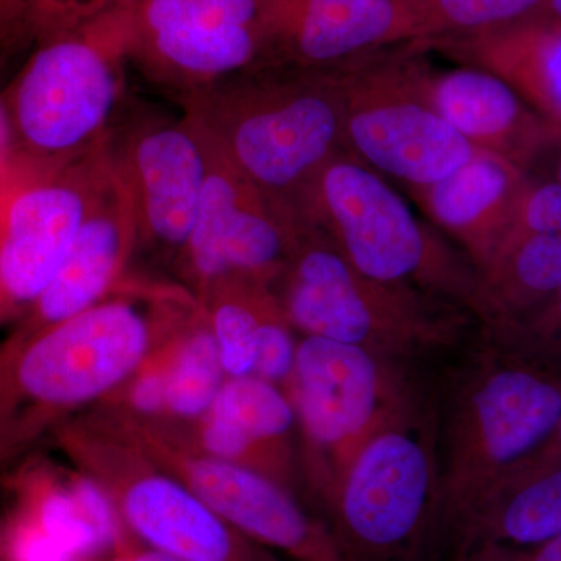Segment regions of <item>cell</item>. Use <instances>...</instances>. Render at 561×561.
Returning a JSON list of instances; mask_svg holds the SVG:
<instances>
[{"label": "cell", "instance_id": "cell-30", "mask_svg": "<svg viewBox=\"0 0 561 561\" xmlns=\"http://www.w3.org/2000/svg\"><path fill=\"white\" fill-rule=\"evenodd\" d=\"M451 561H561V535L530 546H472L454 552Z\"/></svg>", "mask_w": 561, "mask_h": 561}, {"label": "cell", "instance_id": "cell-36", "mask_svg": "<svg viewBox=\"0 0 561 561\" xmlns=\"http://www.w3.org/2000/svg\"><path fill=\"white\" fill-rule=\"evenodd\" d=\"M549 5H551V10L553 14H556V21L561 24V0H548Z\"/></svg>", "mask_w": 561, "mask_h": 561}, {"label": "cell", "instance_id": "cell-24", "mask_svg": "<svg viewBox=\"0 0 561 561\" xmlns=\"http://www.w3.org/2000/svg\"><path fill=\"white\" fill-rule=\"evenodd\" d=\"M168 359V412L183 420L208 415L227 373L205 309L175 343Z\"/></svg>", "mask_w": 561, "mask_h": 561}, {"label": "cell", "instance_id": "cell-7", "mask_svg": "<svg viewBox=\"0 0 561 561\" xmlns=\"http://www.w3.org/2000/svg\"><path fill=\"white\" fill-rule=\"evenodd\" d=\"M391 360L348 343L306 335L289 379L320 504L330 500L360 449L412 397Z\"/></svg>", "mask_w": 561, "mask_h": 561}, {"label": "cell", "instance_id": "cell-3", "mask_svg": "<svg viewBox=\"0 0 561 561\" xmlns=\"http://www.w3.org/2000/svg\"><path fill=\"white\" fill-rule=\"evenodd\" d=\"M202 309L190 290L124 278L87 311L36 331L18 364V382L47 408L87 404L133 378Z\"/></svg>", "mask_w": 561, "mask_h": 561}, {"label": "cell", "instance_id": "cell-4", "mask_svg": "<svg viewBox=\"0 0 561 561\" xmlns=\"http://www.w3.org/2000/svg\"><path fill=\"white\" fill-rule=\"evenodd\" d=\"M561 420V370L526 357L490 356L463 382L448 426L438 529L448 531L511 479Z\"/></svg>", "mask_w": 561, "mask_h": 561}, {"label": "cell", "instance_id": "cell-21", "mask_svg": "<svg viewBox=\"0 0 561 561\" xmlns=\"http://www.w3.org/2000/svg\"><path fill=\"white\" fill-rule=\"evenodd\" d=\"M206 416L220 421L241 442L243 467L289 489V435L297 413L275 383L253 375L228 378Z\"/></svg>", "mask_w": 561, "mask_h": 561}, {"label": "cell", "instance_id": "cell-2", "mask_svg": "<svg viewBox=\"0 0 561 561\" xmlns=\"http://www.w3.org/2000/svg\"><path fill=\"white\" fill-rule=\"evenodd\" d=\"M256 186L287 203L337 153V77L287 65L254 66L180 103Z\"/></svg>", "mask_w": 561, "mask_h": 561}, {"label": "cell", "instance_id": "cell-19", "mask_svg": "<svg viewBox=\"0 0 561 561\" xmlns=\"http://www.w3.org/2000/svg\"><path fill=\"white\" fill-rule=\"evenodd\" d=\"M416 81L432 108L476 149L515 162L516 147L535 122L507 81L474 69Z\"/></svg>", "mask_w": 561, "mask_h": 561}, {"label": "cell", "instance_id": "cell-6", "mask_svg": "<svg viewBox=\"0 0 561 561\" xmlns=\"http://www.w3.org/2000/svg\"><path fill=\"white\" fill-rule=\"evenodd\" d=\"M280 276L284 311L306 335L360 346L389 360L451 339V328L434 319L411 287L362 275L308 221Z\"/></svg>", "mask_w": 561, "mask_h": 561}, {"label": "cell", "instance_id": "cell-14", "mask_svg": "<svg viewBox=\"0 0 561 561\" xmlns=\"http://www.w3.org/2000/svg\"><path fill=\"white\" fill-rule=\"evenodd\" d=\"M142 448L181 479L225 523L247 540L276 549L295 561H350L327 524L298 504L289 489L232 461L139 431Z\"/></svg>", "mask_w": 561, "mask_h": 561}, {"label": "cell", "instance_id": "cell-38", "mask_svg": "<svg viewBox=\"0 0 561 561\" xmlns=\"http://www.w3.org/2000/svg\"><path fill=\"white\" fill-rule=\"evenodd\" d=\"M560 236H561V232H560Z\"/></svg>", "mask_w": 561, "mask_h": 561}, {"label": "cell", "instance_id": "cell-35", "mask_svg": "<svg viewBox=\"0 0 561 561\" xmlns=\"http://www.w3.org/2000/svg\"><path fill=\"white\" fill-rule=\"evenodd\" d=\"M10 147L9 122H7L5 111H3L2 102H0V162L9 157Z\"/></svg>", "mask_w": 561, "mask_h": 561}, {"label": "cell", "instance_id": "cell-31", "mask_svg": "<svg viewBox=\"0 0 561 561\" xmlns=\"http://www.w3.org/2000/svg\"><path fill=\"white\" fill-rule=\"evenodd\" d=\"M130 404L140 415L168 412V360L146 364L133 376Z\"/></svg>", "mask_w": 561, "mask_h": 561}, {"label": "cell", "instance_id": "cell-13", "mask_svg": "<svg viewBox=\"0 0 561 561\" xmlns=\"http://www.w3.org/2000/svg\"><path fill=\"white\" fill-rule=\"evenodd\" d=\"M113 171L130 201L138 245L179 257L201 206L206 161L190 117H135L106 138Z\"/></svg>", "mask_w": 561, "mask_h": 561}, {"label": "cell", "instance_id": "cell-28", "mask_svg": "<svg viewBox=\"0 0 561 561\" xmlns=\"http://www.w3.org/2000/svg\"><path fill=\"white\" fill-rule=\"evenodd\" d=\"M561 232V184L559 181L522 191L511 224L501 242L530 234ZM500 242V243H501Z\"/></svg>", "mask_w": 561, "mask_h": 561}, {"label": "cell", "instance_id": "cell-16", "mask_svg": "<svg viewBox=\"0 0 561 561\" xmlns=\"http://www.w3.org/2000/svg\"><path fill=\"white\" fill-rule=\"evenodd\" d=\"M102 485L121 526L144 548L180 561H262L250 540L172 472L138 470Z\"/></svg>", "mask_w": 561, "mask_h": 561}, {"label": "cell", "instance_id": "cell-1", "mask_svg": "<svg viewBox=\"0 0 561 561\" xmlns=\"http://www.w3.org/2000/svg\"><path fill=\"white\" fill-rule=\"evenodd\" d=\"M130 60V0H60L16 76L0 91L10 153L60 164L101 146Z\"/></svg>", "mask_w": 561, "mask_h": 561}, {"label": "cell", "instance_id": "cell-10", "mask_svg": "<svg viewBox=\"0 0 561 561\" xmlns=\"http://www.w3.org/2000/svg\"><path fill=\"white\" fill-rule=\"evenodd\" d=\"M130 61L179 103L265 62L260 0H130Z\"/></svg>", "mask_w": 561, "mask_h": 561}, {"label": "cell", "instance_id": "cell-15", "mask_svg": "<svg viewBox=\"0 0 561 561\" xmlns=\"http://www.w3.org/2000/svg\"><path fill=\"white\" fill-rule=\"evenodd\" d=\"M264 65L324 70L351 55L420 35L412 0H260Z\"/></svg>", "mask_w": 561, "mask_h": 561}, {"label": "cell", "instance_id": "cell-11", "mask_svg": "<svg viewBox=\"0 0 561 561\" xmlns=\"http://www.w3.org/2000/svg\"><path fill=\"white\" fill-rule=\"evenodd\" d=\"M197 130L206 173L197 220L179 256L184 276L197 297L228 275L272 284L297 249L300 217L287 203L265 194L202 128Z\"/></svg>", "mask_w": 561, "mask_h": 561}, {"label": "cell", "instance_id": "cell-8", "mask_svg": "<svg viewBox=\"0 0 561 561\" xmlns=\"http://www.w3.org/2000/svg\"><path fill=\"white\" fill-rule=\"evenodd\" d=\"M290 206L367 278L404 287L421 280L470 298L408 203L370 169L335 153Z\"/></svg>", "mask_w": 561, "mask_h": 561}, {"label": "cell", "instance_id": "cell-39", "mask_svg": "<svg viewBox=\"0 0 561 561\" xmlns=\"http://www.w3.org/2000/svg\"><path fill=\"white\" fill-rule=\"evenodd\" d=\"M117 561H119V560H117Z\"/></svg>", "mask_w": 561, "mask_h": 561}, {"label": "cell", "instance_id": "cell-9", "mask_svg": "<svg viewBox=\"0 0 561 561\" xmlns=\"http://www.w3.org/2000/svg\"><path fill=\"white\" fill-rule=\"evenodd\" d=\"M106 138L60 164L0 162V319L31 309L60 271L110 171Z\"/></svg>", "mask_w": 561, "mask_h": 561}, {"label": "cell", "instance_id": "cell-34", "mask_svg": "<svg viewBox=\"0 0 561 561\" xmlns=\"http://www.w3.org/2000/svg\"><path fill=\"white\" fill-rule=\"evenodd\" d=\"M116 551L119 552V561H180L164 553L151 551V549H136L127 538L122 535V540L117 545Z\"/></svg>", "mask_w": 561, "mask_h": 561}, {"label": "cell", "instance_id": "cell-23", "mask_svg": "<svg viewBox=\"0 0 561 561\" xmlns=\"http://www.w3.org/2000/svg\"><path fill=\"white\" fill-rule=\"evenodd\" d=\"M197 298L228 378L253 375L262 324L283 305L271 283L250 275H228L214 280Z\"/></svg>", "mask_w": 561, "mask_h": 561}, {"label": "cell", "instance_id": "cell-33", "mask_svg": "<svg viewBox=\"0 0 561 561\" xmlns=\"http://www.w3.org/2000/svg\"><path fill=\"white\" fill-rule=\"evenodd\" d=\"M561 465V420L559 427H557L556 432L546 445L542 446L540 451L535 454L534 457L529 461L523 465L515 474L512 476L511 479H507L504 483H501L500 486L505 485V483L522 481V479L531 478V476L541 474V472L551 470V468L560 467ZM497 486V489H500ZM496 489V490H497ZM494 491V490H493ZM491 491V493H493Z\"/></svg>", "mask_w": 561, "mask_h": 561}, {"label": "cell", "instance_id": "cell-5", "mask_svg": "<svg viewBox=\"0 0 561 561\" xmlns=\"http://www.w3.org/2000/svg\"><path fill=\"white\" fill-rule=\"evenodd\" d=\"M440 479L430 419L411 397L321 505L328 529L350 561H411L438 529Z\"/></svg>", "mask_w": 561, "mask_h": 561}, {"label": "cell", "instance_id": "cell-29", "mask_svg": "<svg viewBox=\"0 0 561 561\" xmlns=\"http://www.w3.org/2000/svg\"><path fill=\"white\" fill-rule=\"evenodd\" d=\"M290 327L283 305L267 317L260 332L253 376L272 383L289 382L297 354Z\"/></svg>", "mask_w": 561, "mask_h": 561}, {"label": "cell", "instance_id": "cell-26", "mask_svg": "<svg viewBox=\"0 0 561 561\" xmlns=\"http://www.w3.org/2000/svg\"><path fill=\"white\" fill-rule=\"evenodd\" d=\"M505 335L515 343L519 356L561 370V287L548 301L513 323Z\"/></svg>", "mask_w": 561, "mask_h": 561}, {"label": "cell", "instance_id": "cell-22", "mask_svg": "<svg viewBox=\"0 0 561 561\" xmlns=\"http://www.w3.org/2000/svg\"><path fill=\"white\" fill-rule=\"evenodd\" d=\"M482 60L515 91L561 124V24L518 21L479 43Z\"/></svg>", "mask_w": 561, "mask_h": 561}, {"label": "cell", "instance_id": "cell-27", "mask_svg": "<svg viewBox=\"0 0 561 561\" xmlns=\"http://www.w3.org/2000/svg\"><path fill=\"white\" fill-rule=\"evenodd\" d=\"M60 0H0V69L31 54Z\"/></svg>", "mask_w": 561, "mask_h": 561}, {"label": "cell", "instance_id": "cell-17", "mask_svg": "<svg viewBox=\"0 0 561 561\" xmlns=\"http://www.w3.org/2000/svg\"><path fill=\"white\" fill-rule=\"evenodd\" d=\"M136 247L138 234L130 201L110 161V171L68 256L31 308L33 330L70 319L105 298L125 278Z\"/></svg>", "mask_w": 561, "mask_h": 561}, {"label": "cell", "instance_id": "cell-20", "mask_svg": "<svg viewBox=\"0 0 561 561\" xmlns=\"http://www.w3.org/2000/svg\"><path fill=\"white\" fill-rule=\"evenodd\" d=\"M454 552L478 545L530 546L561 535V465L505 483L449 530Z\"/></svg>", "mask_w": 561, "mask_h": 561}, {"label": "cell", "instance_id": "cell-12", "mask_svg": "<svg viewBox=\"0 0 561 561\" xmlns=\"http://www.w3.org/2000/svg\"><path fill=\"white\" fill-rule=\"evenodd\" d=\"M337 81L343 142L376 171L423 191L478 153L432 108L416 79L368 70Z\"/></svg>", "mask_w": 561, "mask_h": 561}, {"label": "cell", "instance_id": "cell-37", "mask_svg": "<svg viewBox=\"0 0 561 561\" xmlns=\"http://www.w3.org/2000/svg\"><path fill=\"white\" fill-rule=\"evenodd\" d=\"M557 181L561 184V157L559 161V168H557Z\"/></svg>", "mask_w": 561, "mask_h": 561}, {"label": "cell", "instance_id": "cell-18", "mask_svg": "<svg viewBox=\"0 0 561 561\" xmlns=\"http://www.w3.org/2000/svg\"><path fill=\"white\" fill-rule=\"evenodd\" d=\"M522 191V173L515 162L479 150L470 161L420 192L432 220L456 236L482 271L507 231Z\"/></svg>", "mask_w": 561, "mask_h": 561}, {"label": "cell", "instance_id": "cell-32", "mask_svg": "<svg viewBox=\"0 0 561 561\" xmlns=\"http://www.w3.org/2000/svg\"><path fill=\"white\" fill-rule=\"evenodd\" d=\"M10 561H73L32 518L14 527L9 542Z\"/></svg>", "mask_w": 561, "mask_h": 561}, {"label": "cell", "instance_id": "cell-25", "mask_svg": "<svg viewBox=\"0 0 561 561\" xmlns=\"http://www.w3.org/2000/svg\"><path fill=\"white\" fill-rule=\"evenodd\" d=\"M548 0H413L420 21V35L438 28L465 31L500 28L523 21Z\"/></svg>", "mask_w": 561, "mask_h": 561}]
</instances>
